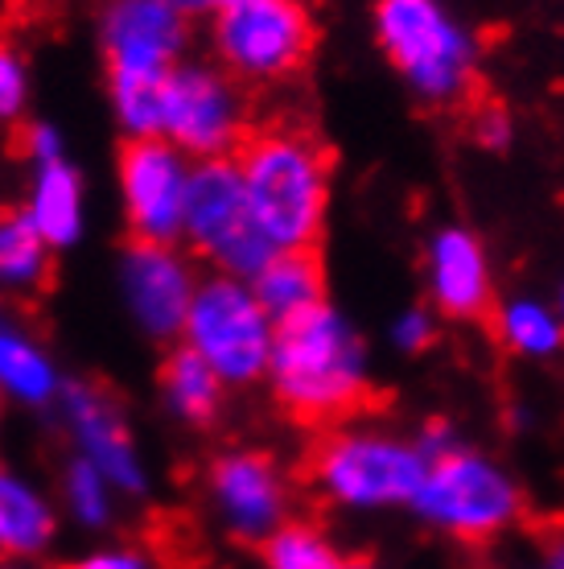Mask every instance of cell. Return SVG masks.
Returning a JSON list of instances; mask_svg holds the SVG:
<instances>
[{"mask_svg": "<svg viewBox=\"0 0 564 569\" xmlns=\"http://www.w3.org/2000/svg\"><path fill=\"white\" fill-rule=\"evenodd\" d=\"M269 368L281 413L313 433H330L387 405V392L367 380L363 342L330 306L276 322Z\"/></svg>", "mask_w": 564, "mask_h": 569, "instance_id": "1", "label": "cell"}, {"mask_svg": "<svg viewBox=\"0 0 564 569\" xmlns=\"http://www.w3.org/2000/svg\"><path fill=\"white\" fill-rule=\"evenodd\" d=\"M255 223L276 248H322L334 153L296 116L252 120L231 149Z\"/></svg>", "mask_w": 564, "mask_h": 569, "instance_id": "2", "label": "cell"}, {"mask_svg": "<svg viewBox=\"0 0 564 569\" xmlns=\"http://www.w3.org/2000/svg\"><path fill=\"white\" fill-rule=\"evenodd\" d=\"M375 38L395 71L404 74L429 103H437L457 120L491 96L470 62V46L457 33L437 0H380L375 4Z\"/></svg>", "mask_w": 564, "mask_h": 569, "instance_id": "3", "label": "cell"}, {"mask_svg": "<svg viewBox=\"0 0 564 569\" xmlns=\"http://www.w3.org/2000/svg\"><path fill=\"white\" fill-rule=\"evenodd\" d=\"M301 475L339 503L380 508V503L416 499L424 475H429V458L424 450L404 446V441L330 429V433H318L305 450Z\"/></svg>", "mask_w": 564, "mask_h": 569, "instance_id": "4", "label": "cell"}, {"mask_svg": "<svg viewBox=\"0 0 564 569\" xmlns=\"http://www.w3.org/2000/svg\"><path fill=\"white\" fill-rule=\"evenodd\" d=\"M226 71L248 83H289L318 50V21L301 0H243L214 21Z\"/></svg>", "mask_w": 564, "mask_h": 569, "instance_id": "5", "label": "cell"}, {"mask_svg": "<svg viewBox=\"0 0 564 569\" xmlns=\"http://www.w3.org/2000/svg\"><path fill=\"white\" fill-rule=\"evenodd\" d=\"M185 236L219 269L255 277L276 252V243L255 223L243 178L231 157H207L190 170L185 194Z\"/></svg>", "mask_w": 564, "mask_h": 569, "instance_id": "6", "label": "cell"}, {"mask_svg": "<svg viewBox=\"0 0 564 569\" xmlns=\"http://www.w3.org/2000/svg\"><path fill=\"white\" fill-rule=\"evenodd\" d=\"M412 503L421 508V516L466 545L494 541L523 516V499L507 475L457 450L429 462V475Z\"/></svg>", "mask_w": 564, "mask_h": 569, "instance_id": "7", "label": "cell"}, {"mask_svg": "<svg viewBox=\"0 0 564 569\" xmlns=\"http://www.w3.org/2000/svg\"><path fill=\"white\" fill-rule=\"evenodd\" d=\"M190 347L207 359L223 380H255L272 363V318L255 293L240 281L219 277L194 293L190 318H185Z\"/></svg>", "mask_w": 564, "mask_h": 569, "instance_id": "8", "label": "cell"}, {"mask_svg": "<svg viewBox=\"0 0 564 569\" xmlns=\"http://www.w3.org/2000/svg\"><path fill=\"white\" fill-rule=\"evenodd\" d=\"M120 186L132 240L170 243L185 231L190 170L161 137H128L120 144Z\"/></svg>", "mask_w": 564, "mask_h": 569, "instance_id": "9", "label": "cell"}, {"mask_svg": "<svg viewBox=\"0 0 564 569\" xmlns=\"http://www.w3.org/2000/svg\"><path fill=\"white\" fill-rule=\"evenodd\" d=\"M252 120L243 112V96L235 83L211 71H170L165 79V112L161 132H170L185 153L194 157H231L235 141Z\"/></svg>", "mask_w": 564, "mask_h": 569, "instance_id": "10", "label": "cell"}, {"mask_svg": "<svg viewBox=\"0 0 564 569\" xmlns=\"http://www.w3.org/2000/svg\"><path fill=\"white\" fill-rule=\"evenodd\" d=\"M211 491L223 508L226 525L243 541H269L284 525L289 491L281 470L264 455H223L211 467Z\"/></svg>", "mask_w": 564, "mask_h": 569, "instance_id": "11", "label": "cell"}, {"mask_svg": "<svg viewBox=\"0 0 564 569\" xmlns=\"http://www.w3.org/2000/svg\"><path fill=\"white\" fill-rule=\"evenodd\" d=\"M108 71H170L185 42L182 9L170 0H115L108 13Z\"/></svg>", "mask_w": 564, "mask_h": 569, "instance_id": "12", "label": "cell"}, {"mask_svg": "<svg viewBox=\"0 0 564 569\" xmlns=\"http://www.w3.org/2000/svg\"><path fill=\"white\" fill-rule=\"evenodd\" d=\"M128 298L137 306V318L153 335H173L185 330L190 306H194V289H190V272L165 243H128L124 260Z\"/></svg>", "mask_w": 564, "mask_h": 569, "instance_id": "13", "label": "cell"}, {"mask_svg": "<svg viewBox=\"0 0 564 569\" xmlns=\"http://www.w3.org/2000/svg\"><path fill=\"white\" fill-rule=\"evenodd\" d=\"M429 264H433V298H437L441 313L482 322L486 330H494L498 306H494V284L491 272H486L482 243L462 228L441 231L433 240V260Z\"/></svg>", "mask_w": 564, "mask_h": 569, "instance_id": "14", "label": "cell"}, {"mask_svg": "<svg viewBox=\"0 0 564 569\" xmlns=\"http://www.w3.org/2000/svg\"><path fill=\"white\" fill-rule=\"evenodd\" d=\"M255 298L269 318H293L301 310L325 306V264L322 248H281L255 272Z\"/></svg>", "mask_w": 564, "mask_h": 569, "instance_id": "15", "label": "cell"}, {"mask_svg": "<svg viewBox=\"0 0 564 569\" xmlns=\"http://www.w3.org/2000/svg\"><path fill=\"white\" fill-rule=\"evenodd\" d=\"M161 392L194 426L214 421L219 409H223V376L198 356L194 347H178V351L165 356V363H161Z\"/></svg>", "mask_w": 564, "mask_h": 569, "instance_id": "16", "label": "cell"}, {"mask_svg": "<svg viewBox=\"0 0 564 569\" xmlns=\"http://www.w3.org/2000/svg\"><path fill=\"white\" fill-rule=\"evenodd\" d=\"M74 421L83 426L87 455L95 458V467L103 475H112L115 483L141 487V470L132 462V446L124 438V426L112 417L108 400L91 397V392H74Z\"/></svg>", "mask_w": 564, "mask_h": 569, "instance_id": "17", "label": "cell"}, {"mask_svg": "<svg viewBox=\"0 0 564 569\" xmlns=\"http://www.w3.org/2000/svg\"><path fill=\"white\" fill-rule=\"evenodd\" d=\"M54 532V516L26 483L0 470V549L4 553H38Z\"/></svg>", "mask_w": 564, "mask_h": 569, "instance_id": "18", "label": "cell"}, {"mask_svg": "<svg viewBox=\"0 0 564 569\" xmlns=\"http://www.w3.org/2000/svg\"><path fill=\"white\" fill-rule=\"evenodd\" d=\"M33 223L46 236V243H71L79 236V178L62 161H46L38 173L33 194Z\"/></svg>", "mask_w": 564, "mask_h": 569, "instance_id": "19", "label": "cell"}, {"mask_svg": "<svg viewBox=\"0 0 564 569\" xmlns=\"http://www.w3.org/2000/svg\"><path fill=\"white\" fill-rule=\"evenodd\" d=\"M0 277L13 284H46L50 277L46 236L29 211L0 214Z\"/></svg>", "mask_w": 564, "mask_h": 569, "instance_id": "20", "label": "cell"}, {"mask_svg": "<svg viewBox=\"0 0 564 569\" xmlns=\"http://www.w3.org/2000/svg\"><path fill=\"white\" fill-rule=\"evenodd\" d=\"M165 79H170V71H112L115 108H120L128 129H137V137H157L161 132Z\"/></svg>", "mask_w": 564, "mask_h": 569, "instance_id": "21", "label": "cell"}, {"mask_svg": "<svg viewBox=\"0 0 564 569\" xmlns=\"http://www.w3.org/2000/svg\"><path fill=\"white\" fill-rule=\"evenodd\" d=\"M264 561L269 569H342L339 549L305 520H284L264 541Z\"/></svg>", "mask_w": 564, "mask_h": 569, "instance_id": "22", "label": "cell"}, {"mask_svg": "<svg viewBox=\"0 0 564 569\" xmlns=\"http://www.w3.org/2000/svg\"><path fill=\"white\" fill-rule=\"evenodd\" d=\"M491 339L511 342L523 356H552L564 342L561 322L544 313L540 306H511V310H498V322H494Z\"/></svg>", "mask_w": 564, "mask_h": 569, "instance_id": "23", "label": "cell"}, {"mask_svg": "<svg viewBox=\"0 0 564 569\" xmlns=\"http://www.w3.org/2000/svg\"><path fill=\"white\" fill-rule=\"evenodd\" d=\"M0 385L26 400H46L54 392V371L26 339L0 330Z\"/></svg>", "mask_w": 564, "mask_h": 569, "instance_id": "24", "label": "cell"}, {"mask_svg": "<svg viewBox=\"0 0 564 569\" xmlns=\"http://www.w3.org/2000/svg\"><path fill=\"white\" fill-rule=\"evenodd\" d=\"M71 503L87 525H99V520L108 516V499H103V483H99V467L79 462V467L71 470Z\"/></svg>", "mask_w": 564, "mask_h": 569, "instance_id": "25", "label": "cell"}, {"mask_svg": "<svg viewBox=\"0 0 564 569\" xmlns=\"http://www.w3.org/2000/svg\"><path fill=\"white\" fill-rule=\"evenodd\" d=\"M21 96H26V71L9 46H0V116L21 112Z\"/></svg>", "mask_w": 564, "mask_h": 569, "instance_id": "26", "label": "cell"}, {"mask_svg": "<svg viewBox=\"0 0 564 569\" xmlns=\"http://www.w3.org/2000/svg\"><path fill=\"white\" fill-rule=\"evenodd\" d=\"M395 339L404 342L409 351H424L429 342H433V330H429V318L424 313H409L400 327H395Z\"/></svg>", "mask_w": 564, "mask_h": 569, "instance_id": "27", "label": "cell"}, {"mask_svg": "<svg viewBox=\"0 0 564 569\" xmlns=\"http://www.w3.org/2000/svg\"><path fill=\"white\" fill-rule=\"evenodd\" d=\"M58 569H144V561L137 553H91L83 561H71V566Z\"/></svg>", "mask_w": 564, "mask_h": 569, "instance_id": "28", "label": "cell"}, {"mask_svg": "<svg viewBox=\"0 0 564 569\" xmlns=\"http://www.w3.org/2000/svg\"><path fill=\"white\" fill-rule=\"evenodd\" d=\"M548 569H564V532L548 541Z\"/></svg>", "mask_w": 564, "mask_h": 569, "instance_id": "29", "label": "cell"}, {"mask_svg": "<svg viewBox=\"0 0 564 569\" xmlns=\"http://www.w3.org/2000/svg\"><path fill=\"white\" fill-rule=\"evenodd\" d=\"M170 4H173V9H182V13H185V9H202L207 0H170Z\"/></svg>", "mask_w": 564, "mask_h": 569, "instance_id": "30", "label": "cell"}, {"mask_svg": "<svg viewBox=\"0 0 564 569\" xmlns=\"http://www.w3.org/2000/svg\"><path fill=\"white\" fill-rule=\"evenodd\" d=\"M342 569H375L371 561H363V557H354V561H342Z\"/></svg>", "mask_w": 564, "mask_h": 569, "instance_id": "31", "label": "cell"}, {"mask_svg": "<svg viewBox=\"0 0 564 569\" xmlns=\"http://www.w3.org/2000/svg\"><path fill=\"white\" fill-rule=\"evenodd\" d=\"M219 4H223V9H226V4H243V0H219Z\"/></svg>", "mask_w": 564, "mask_h": 569, "instance_id": "32", "label": "cell"}]
</instances>
